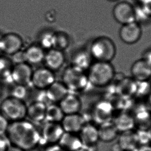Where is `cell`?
<instances>
[{
  "label": "cell",
  "mask_w": 151,
  "mask_h": 151,
  "mask_svg": "<svg viewBox=\"0 0 151 151\" xmlns=\"http://www.w3.org/2000/svg\"><path fill=\"white\" fill-rule=\"evenodd\" d=\"M13 55V61L15 63H17V64L24 63V62L26 61L25 52L19 51L18 52L14 53Z\"/></svg>",
  "instance_id": "34"
},
{
  "label": "cell",
  "mask_w": 151,
  "mask_h": 151,
  "mask_svg": "<svg viewBox=\"0 0 151 151\" xmlns=\"http://www.w3.org/2000/svg\"><path fill=\"white\" fill-rule=\"evenodd\" d=\"M22 45L21 39L17 35L9 34L2 37V51L6 54L13 55L18 52Z\"/></svg>",
  "instance_id": "17"
},
{
  "label": "cell",
  "mask_w": 151,
  "mask_h": 151,
  "mask_svg": "<svg viewBox=\"0 0 151 151\" xmlns=\"http://www.w3.org/2000/svg\"><path fill=\"white\" fill-rule=\"evenodd\" d=\"M68 93V90L61 82H53L46 90L45 94L49 101L53 103L60 102Z\"/></svg>",
  "instance_id": "15"
},
{
  "label": "cell",
  "mask_w": 151,
  "mask_h": 151,
  "mask_svg": "<svg viewBox=\"0 0 151 151\" xmlns=\"http://www.w3.org/2000/svg\"><path fill=\"white\" fill-rule=\"evenodd\" d=\"M59 103V106L65 115L78 113L81 107V103L78 97L69 93Z\"/></svg>",
  "instance_id": "14"
},
{
  "label": "cell",
  "mask_w": 151,
  "mask_h": 151,
  "mask_svg": "<svg viewBox=\"0 0 151 151\" xmlns=\"http://www.w3.org/2000/svg\"><path fill=\"white\" fill-rule=\"evenodd\" d=\"M1 94H2V89H1V87H0V97L1 96Z\"/></svg>",
  "instance_id": "45"
},
{
  "label": "cell",
  "mask_w": 151,
  "mask_h": 151,
  "mask_svg": "<svg viewBox=\"0 0 151 151\" xmlns=\"http://www.w3.org/2000/svg\"><path fill=\"white\" fill-rule=\"evenodd\" d=\"M112 114V109L108 103H101L97 106L95 108L93 116L95 120L99 121L101 120V123L111 121L108 119Z\"/></svg>",
  "instance_id": "25"
},
{
  "label": "cell",
  "mask_w": 151,
  "mask_h": 151,
  "mask_svg": "<svg viewBox=\"0 0 151 151\" xmlns=\"http://www.w3.org/2000/svg\"><path fill=\"white\" fill-rule=\"evenodd\" d=\"M133 116L134 119L135 126L138 124L141 127H145L148 125L149 123H151V114L150 110L147 107H142L139 108L136 112L135 114ZM145 129H146L145 128Z\"/></svg>",
  "instance_id": "26"
},
{
  "label": "cell",
  "mask_w": 151,
  "mask_h": 151,
  "mask_svg": "<svg viewBox=\"0 0 151 151\" xmlns=\"http://www.w3.org/2000/svg\"><path fill=\"white\" fill-rule=\"evenodd\" d=\"M137 151H151V145H142L139 148L137 149Z\"/></svg>",
  "instance_id": "38"
},
{
  "label": "cell",
  "mask_w": 151,
  "mask_h": 151,
  "mask_svg": "<svg viewBox=\"0 0 151 151\" xmlns=\"http://www.w3.org/2000/svg\"><path fill=\"white\" fill-rule=\"evenodd\" d=\"M142 58L151 65V47L146 49L142 55Z\"/></svg>",
  "instance_id": "35"
},
{
  "label": "cell",
  "mask_w": 151,
  "mask_h": 151,
  "mask_svg": "<svg viewBox=\"0 0 151 151\" xmlns=\"http://www.w3.org/2000/svg\"><path fill=\"white\" fill-rule=\"evenodd\" d=\"M33 72L31 67L24 63L18 64L12 69L11 78L18 85L27 86L31 83Z\"/></svg>",
  "instance_id": "9"
},
{
  "label": "cell",
  "mask_w": 151,
  "mask_h": 151,
  "mask_svg": "<svg viewBox=\"0 0 151 151\" xmlns=\"http://www.w3.org/2000/svg\"><path fill=\"white\" fill-rule=\"evenodd\" d=\"M76 151H89L88 149L86 148H84V147H83L80 149H78L77 150H76Z\"/></svg>",
  "instance_id": "43"
},
{
  "label": "cell",
  "mask_w": 151,
  "mask_h": 151,
  "mask_svg": "<svg viewBox=\"0 0 151 151\" xmlns=\"http://www.w3.org/2000/svg\"><path fill=\"white\" fill-rule=\"evenodd\" d=\"M112 15L117 22L123 25L135 21V9L130 3L122 1L114 6Z\"/></svg>",
  "instance_id": "6"
},
{
  "label": "cell",
  "mask_w": 151,
  "mask_h": 151,
  "mask_svg": "<svg viewBox=\"0 0 151 151\" xmlns=\"http://www.w3.org/2000/svg\"><path fill=\"white\" fill-rule=\"evenodd\" d=\"M55 35L51 33H46L40 38V44L45 48L49 49L54 47Z\"/></svg>",
  "instance_id": "29"
},
{
  "label": "cell",
  "mask_w": 151,
  "mask_h": 151,
  "mask_svg": "<svg viewBox=\"0 0 151 151\" xmlns=\"http://www.w3.org/2000/svg\"><path fill=\"white\" fill-rule=\"evenodd\" d=\"M58 143L66 151H76L83 147L79 136L70 132H64Z\"/></svg>",
  "instance_id": "16"
},
{
  "label": "cell",
  "mask_w": 151,
  "mask_h": 151,
  "mask_svg": "<svg viewBox=\"0 0 151 151\" xmlns=\"http://www.w3.org/2000/svg\"><path fill=\"white\" fill-rule=\"evenodd\" d=\"M123 149L120 146L119 143L118 142L116 143H114V145H113L111 147V151H123Z\"/></svg>",
  "instance_id": "39"
},
{
  "label": "cell",
  "mask_w": 151,
  "mask_h": 151,
  "mask_svg": "<svg viewBox=\"0 0 151 151\" xmlns=\"http://www.w3.org/2000/svg\"><path fill=\"white\" fill-rule=\"evenodd\" d=\"M8 147L6 140L3 137H0V151H6Z\"/></svg>",
  "instance_id": "36"
},
{
  "label": "cell",
  "mask_w": 151,
  "mask_h": 151,
  "mask_svg": "<svg viewBox=\"0 0 151 151\" xmlns=\"http://www.w3.org/2000/svg\"><path fill=\"white\" fill-rule=\"evenodd\" d=\"M12 71L10 62L5 58H0V78L3 80H12Z\"/></svg>",
  "instance_id": "28"
},
{
  "label": "cell",
  "mask_w": 151,
  "mask_h": 151,
  "mask_svg": "<svg viewBox=\"0 0 151 151\" xmlns=\"http://www.w3.org/2000/svg\"><path fill=\"white\" fill-rule=\"evenodd\" d=\"M47 65L50 69L57 70L63 65L64 57L61 51L52 49L45 57Z\"/></svg>",
  "instance_id": "21"
},
{
  "label": "cell",
  "mask_w": 151,
  "mask_h": 151,
  "mask_svg": "<svg viewBox=\"0 0 151 151\" xmlns=\"http://www.w3.org/2000/svg\"><path fill=\"white\" fill-rule=\"evenodd\" d=\"M6 151H24L22 149L19 148V147H16L15 145H12L9 146L7 148Z\"/></svg>",
  "instance_id": "40"
},
{
  "label": "cell",
  "mask_w": 151,
  "mask_h": 151,
  "mask_svg": "<svg viewBox=\"0 0 151 151\" xmlns=\"http://www.w3.org/2000/svg\"><path fill=\"white\" fill-rule=\"evenodd\" d=\"M86 124L83 116L77 113L65 115L61 124L65 132L76 134L80 132Z\"/></svg>",
  "instance_id": "11"
},
{
  "label": "cell",
  "mask_w": 151,
  "mask_h": 151,
  "mask_svg": "<svg viewBox=\"0 0 151 151\" xmlns=\"http://www.w3.org/2000/svg\"><path fill=\"white\" fill-rule=\"evenodd\" d=\"M112 122L118 132L121 133L132 130V128L135 126L133 116L128 113L120 114Z\"/></svg>",
  "instance_id": "20"
},
{
  "label": "cell",
  "mask_w": 151,
  "mask_h": 151,
  "mask_svg": "<svg viewBox=\"0 0 151 151\" xmlns=\"http://www.w3.org/2000/svg\"><path fill=\"white\" fill-rule=\"evenodd\" d=\"M65 114L59 105L51 104L47 106L45 120L47 122L60 123L63 120Z\"/></svg>",
  "instance_id": "24"
},
{
  "label": "cell",
  "mask_w": 151,
  "mask_h": 151,
  "mask_svg": "<svg viewBox=\"0 0 151 151\" xmlns=\"http://www.w3.org/2000/svg\"><path fill=\"white\" fill-rule=\"evenodd\" d=\"M147 108H149L150 110H151V93H150L149 95V96H148V98H147Z\"/></svg>",
  "instance_id": "41"
},
{
  "label": "cell",
  "mask_w": 151,
  "mask_h": 151,
  "mask_svg": "<svg viewBox=\"0 0 151 151\" xmlns=\"http://www.w3.org/2000/svg\"><path fill=\"white\" fill-rule=\"evenodd\" d=\"M46 151H66L62 148L59 145H53L47 149Z\"/></svg>",
  "instance_id": "37"
},
{
  "label": "cell",
  "mask_w": 151,
  "mask_h": 151,
  "mask_svg": "<svg viewBox=\"0 0 151 151\" xmlns=\"http://www.w3.org/2000/svg\"><path fill=\"white\" fill-rule=\"evenodd\" d=\"M0 51H2V37L0 36Z\"/></svg>",
  "instance_id": "42"
},
{
  "label": "cell",
  "mask_w": 151,
  "mask_h": 151,
  "mask_svg": "<svg viewBox=\"0 0 151 151\" xmlns=\"http://www.w3.org/2000/svg\"><path fill=\"white\" fill-rule=\"evenodd\" d=\"M90 53L95 61L111 62L116 56V48L110 38L101 36L93 42Z\"/></svg>",
  "instance_id": "3"
},
{
  "label": "cell",
  "mask_w": 151,
  "mask_h": 151,
  "mask_svg": "<svg viewBox=\"0 0 151 151\" xmlns=\"http://www.w3.org/2000/svg\"><path fill=\"white\" fill-rule=\"evenodd\" d=\"M118 143L123 151H132L136 149L138 144L136 133L132 132V130L122 132Z\"/></svg>",
  "instance_id": "22"
},
{
  "label": "cell",
  "mask_w": 151,
  "mask_h": 151,
  "mask_svg": "<svg viewBox=\"0 0 151 151\" xmlns=\"http://www.w3.org/2000/svg\"><path fill=\"white\" fill-rule=\"evenodd\" d=\"M115 76L114 67L111 62L95 61L88 68L87 78L93 86L103 88L108 86Z\"/></svg>",
  "instance_id": "2"
},
{
  "label": "cell",
  "mask_w": 151,
  "mask_h": 151,
  "mask_svg": "<svg viewBox=\"0 0 151 151\" xmlns=\"http://www.w3.org/2000/svg\"><path fill=\"white\" fill-rule=\"evenodd\" d=\"M109 1H111V2H116V1H118L119 0H108Z\"/></svg>",
  "instance_id": "44"
},
{
  "label": "cell",
  "mask_w": 151,
  "mask_h": 151,
  "mask_svg": "<svg viewBox=\"0 0 151 151\" xmlns=\"http://www.w3.org/2000/svg\"><path fill=\"white\" fill-rule=\"evenodd\" d=\"M64 132L60 123L47 122L42 129V138L46 142L55 145L58 143Z\"/></svg>",
  "instance_id": "12"
},
{
  "label": "cell",
  "mask_w": 151,
  "mask_h": 151,
  "mask_svg": "<svg viewBox=\"0 0 151 151\" xmlns=\"http://www.w3.org/2000/svg\"><path fill=\"white\" fill-rule=\"evenodd\" d=\"M130 73L137 82L149 81L151 79V65L141 58L132 64Z\"/></svg>",
  "instance_id": "8"
},
{
  "label": "cell",
  "mask_w": 151,
  "mask_h": 151,
  "mask_svg": "<svg viewBox=\"0 0 151 151\" xmlns=\"http://www.w3.org/2000/svg\"><path fill=\"white\" fill-rule=\"evenodd\" d=\"M27 95V89L26 86L22 85L16 84L12 92V96L21 101H23V99H25Z\"/></svg>",
  "instance_id": "30"
},
{
  "label": "cell",
  "mask_w": 151,
  "mask_h": 151,
  "mask_svg": "<svg viewBox=\"0 0 151 151\" xmlns=\"http://www.w3.org/2000/svg\"><path fill=\"white\" fill-rule=\"evenodd\" d=\"M25 55L26 61L33 64L40 63L45 58L44 51L40 47L37 46L29 47Z\"/></svg>",
  "instance_id": "27"
},
{
  "label": "cell",
  "mask_w": 151,
  "mask_h": 151,
  "mask_svg": "<svg viewBox=\"0 0 151 151\" xmlns=\"http://www.w3.org/2000/svg\"><path fill=\"white\" fill-rule=\"evenodd\" d=\"M79 133V137L83 147H90L95 145L99 141L98 128L93 124L86 123Z\"/></svg>",
  "instance_id": "13"
},
{
  "label": "cell",
  "mask_w": 151,
  "mask_h": 151,
  "mask_svg": "<svg viewBox=\"0 0 151 151\" xmlns=\"http://www.w3.org/2000/svg\"><path fill=\"white\" fill-rule=\"evenodd\" d=\"M99 140L104 142H111L115 140L119 132L112 121L103 123L98 128Z\"/></svg>",
  "instance_id": "18"
},
{
  "label": "cell",
  "mask_w": 151,
  "mask_h": 151,
  "mask_svg": "<svg viewBox=\"0 0 151 151\" xmlns=\"http://www.w3.org/2000/svg\"><path fill=\"white\" fill-rule=\"evenodd\" d=\"M54 82L55 76L49 69L40 68L33 73L31 83L36 88L46 90Z\"/></svg>",
  "instance_id": "10"
},
{
  "label": "cell",
  "mask_w": 151,
  "mask_h": 151,
  "mask_svg": "<svg viewBox=\"0 0 151 151\" xmlns=\"http://www.w3.org/2000/svg\"><path fill=\"white\" fill-rule=\"evenodd\" d=\"M63 84L68 90L79 91L86 88L88 83L87 76L83 71L76 67H69L65 70L63 76Z\"/></svg>",
  "instance_id": "5"
},
{
  "label": "cell",
  "mask_w": 151,
  "mask_h": 151,
  "mask_svg": "<svg viewBox=\"0 0 151 151\" xmlns=\"http://www.w3.org/2000/svg\"></svg>",
  "instance_id": "46"
},
{
  "label": "cell",
  "mask_w": 151,
  "mask_h": 151,
  "mask_svg": "<svg viewBox=\"0 0 151 151\" xmlns=\"http://www.w3.org/2000/svg\"><path fill=\"white\" fill-rule=\"evenodd\" d=\"M6 135L12 145L24 151L35 147L41 138L35 126L23 120L9 124Z\"/></svg>",
  "instance_id": "1"
},
{
  "label": "cell",
  "mask_w": 151,
  "mask_h": 151,
  "mask_svg": "<svg viewBox=\"0 0 151 151\" xmlns=\"http://www.w3.org/2000/svg\"><path fill=\"white\" fill-rule=\"evenodd\" d=\"M142 27L136 21L122 25L119 31V36L123 42L128 45L138 42L142 36Z\"/></svg>",
  "instance_id": "7"
},
{
  "label": "cell",
  "mask_w": 151,
  "mask_h": 151,
  "mask_svg": "<svg viewBox=\"0 0 151 151\" xmlns=\"http://www.w3.org/2000/svg\"><path fill=\"white\" fill-rule=\"evenodd\" d=\"M68 40L66 37L63 35H55V40L54 47L57 48L55 49H64L68 46Z\"/></svg>",
  "instance_id": "31"
},
{
  "label": "cell",
  "mask_w": 151,
  "mask_h": 151,
  "mask_svg": "<svg viewBox=\"0 0 151 151\" xmlns=\"http://www.w3.org/2000/svg\"><path fill=\"white\" fill-rule=\"evenodd\" d=\"M142 9L151 18V0H138Z\"/></svg>",
  "instance_id": "33"
},
{
  "label": "cell",
  "mask_w": 151,
  "mask_h": 151,
  "mask_svg": "<svg viewBox=\"0 0 151 151\" xmlns=\"http://www.w3.org/2000/svg\"><path fill=\"white\" fill-rule=\"evenodd\" d=\"M46 104L41 101L32 103L27 107V116L34 122H40L45 119Z\"/></svg>",
  "instance_id": "19"
},
{
  "label": "cell",
  "mask_w": 151,
  "mask_h": 151,
  "mask_svg": "<svg viewBox=\"0 0 151 151\" xmlns=\"http://www.w3.org/2000/svg\"><path fill=\"white\" fill-rule=\"evenodd\" d=\"M92 57L90 53L86 51L78 52L74 57L73 60V66L82 71L88 69L92 63Z\"/></svg>",
  "instance_id": "23"
},
{
  "label": "cell",
  "mask_w": 151,
  "mask_h": 151,
  "mask_svg": "<svg viewBox=\"0 0 151 151\" xmlns=\"http://www.w3.org/2000/svg\"><path fill=\"white\" fill-rule=\"evenodd\" d=\"M9 125V120L0 113V137L6 134Z\"/></svg>",
  "instance_id": "32"
},
{
  "label": "cell",
  "mask_w": 151,
  "mask_h": 151,
  "mask_svg": "<svg viewBox=\"0 0 151 151\" xmlns=\"http://www.w3.org/2000/svg\"><path fill=\"white\" fill-rule=\"evenodd\" d=\"M27 109L23 101L12 96L4 99L0 106L1 114L13 122L23 120L27 116Z\"/></svg>",
  "instance_id": "4"
}]
</instances>
